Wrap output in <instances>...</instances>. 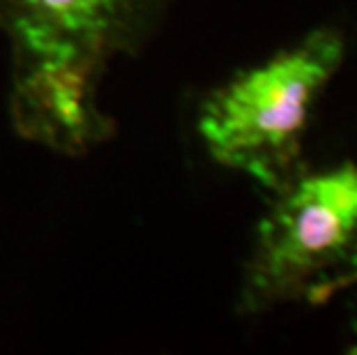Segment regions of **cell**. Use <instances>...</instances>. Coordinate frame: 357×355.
<instances>
[{
  "label": "cell",
  "mask_w": 357,
  "mask_h": 355,
  "mask_svg": "<svg viewBox=\"0 0 357 355\" xmlns=\"http://www.w3.org/2000/svg\"><path fill=\"white\" fill-rule=\"evenodd\" d=\"M346 49L337 26H318L205 95L196 134L210 160L268 194L286 187L305 169L311 116L344 67Z\"/></svg>",
  "instance_id": "cell-1"
},
{
  "label": "cell",
  "mask_w": 357,
  "mask_h": 355,
  "mask_svg": "<svg viewBox=\"0 0 357 355\" xmlns=\"http://www.w3.org/2000/svg\"><path fill=\"white\" fill-rule=\"evenodd\" d=\"M270 196L242 266L235 302L242 316L307 302L357 254V162L302 169Z\"/></svg>",
  "instance_id": "cell-2"
},
{
  "label": "cell",
  "mask_w": 357,
  "mask_h": 355,
  "mask_svg": "<svg viewBox=\"0 0 357 355\" xmlns=\"http://www.w3.org/2000/svg\"><path fill=\"white\" fill-rule=\"evenodd\" d=\"M106 67L88 54L14 58L10 116L19 137L63 155H86L109 141L116 125L97 100Z\"/></svg>",
  "instance_id": "cell-3"
},
{
  "label": "cell",
  "mask_w": 357,
  "mask_h": 355,
  "mask_svg": "<svg viewBox=\"0 0 357 355\" xmlns=\"http://www.w3.org/2000/svg\"><path fill=\"white\" fill-rule=\"evenodd\" d=\"M173 0H0L12 58L88 54L111 63L141 51Z\"/></svg>",
  "instance_id": "cell-4"
},
{
  "label": "cell",
  "mask_w": 357,
  "mask_h": 355,
  "mask_svg": "<svg viewBox=\"0 0 357 355\" xmlns=\"http://www.w3.org/2000/svg\"><path fill=\"white\" fill-rule=\"evenodd\" d=\"M351 289H357V254L346 263V268H341L337 275L318 286L307 302L309 305H325V302L332 300L334 296H339V293H344V291H351Z\"/></svg>",
  "instance_id": "cell-5"
}]
</instances>
